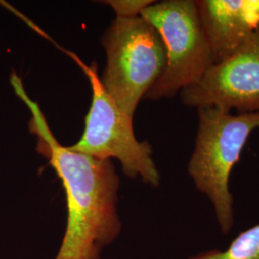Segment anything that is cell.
<instances>
[{"mask_svg": "<svg viewBox=\"0 0 259 259\" xmlns=\"http://www.w3.org/2000/svg\"><path fill=\"white\" fill-rule=\"evenodd\" d=\"M188 259H259V224L240 232L227 250H209Z\"/></svg>", "mask_w": 259, "mask_h": 259, "instance_id": "cell-8", "label": "cell"}, {"mask_svg": "<svg viewBox=\"0 0 259 259\" xmlns=\"http://www.w3.org/2000/svg\"><path fill=\"white\" fill-rule=\"evenodd\" d=\"M191 108L259 112V27L232 56L214 64L194 85L180 93Z\"/></svg>", "mask_w": 259, "mask_h": 259, "instance_id": "cell-6", "label": "cell"}, {"mask_svg": "<svg viewBox=\"0 0 259 259\" xmlns=\"http://www.w3.org/2000/svg\"><path fill=\"white\" fill-rule=\"evenodd\" d=\"M10 82L31 111L29 130L37 153L46 157L65 188L67 222L55 259H101L103 248L121 232L117 211L119 178L111 159H99L63 146L39 105L30 98L15 72Z\"/></svg>", "mask_w": 259, "mask_h": 259, "instance_id": "cell-1", "label": "cell"}, {"mask_svg": "<svg viewBox=\"0 0 259 259\" xmlns=\"http://www.w3.org/2000/svg\"><path fill=\"white\" fill-rule=\"evenodd\" d=\"M213 65L238 50L259 27V0H196Z\"/></svg>", "mask_w": 259, "mask_h": 259, "instance_id": "cell-7", "label": "cell"}, {"mask_svg": "<svg viewBox=\"0 0 259 259\" xmlns=\"http://www.w3.org/2000/svg\"><path fill=\"white\" fill-rule=\"evenodd\" d=\"M154 1L151 0H107L102 1L105 5L111 6L115 12L116 18L131 19L139 17L142 11Z\"/></svg>", "mask_w": 259, "mask_h": 259, "instance_id": "cell-9", "label": "cell"}, {"mask_svg": "<svg viewBox=\"0 0 259 259\" xmlns=\"http://www.w3.org/2000/svg\"><path fill=\"white\" fill-rule=\"evenodd\" d=\"M70 55L90 81L93 100L81 139L68 147L99 159L116 158L126 176L140 178L143 183L157 187L160 175L153 159L151 144L137 139L133 127L134 118L124 114L105 91L97 65H84L74 54Z\"/></svg>", "mask_w": 259, "mask_h": 259, "instance_id": "cell-5", "label": "cell"}, {"mask_svg": "<svg viewBox=\"0 0 259 259\" xmlns=\"http://www.w3.org/2000/svg\"><path fill=\"white\" fill-rule=\"evenodd\" d=\"M140 17L156 29L166 56L162 74L144 98H171L198 83L213 59L196 0L154 1Z\"/></svg>", "mask_w": 259, "mask_h": 259, "instance_id": "cell-4", "label": "cell"}, {"mask_svg": "<svg viewBox=\"0 0 259 259\" xmlns=\"http://www.w3.org/2000/svg\"><path fill=\"white\" fill-rule=\"evenodd\" d=\"M198 110V130L187 171L197 190L214 208L223 234L234 223L233 196L230 189L232 169L251 133L259 128V112L235 113L215 107Z\"/></svg>", "mask_w": 259, "mask_h": 259, "instance_id": "cell-2", "label": "cell"}, {"mask_svg": "<svg viewBox=\"0 0 259 259\" xmlns=\"http://www.w3.org/2000/svg\"><path fill=\"white\" fill-rule=\"evenodd\" d=\"M107 65L100 78L124 114L134 118L139 101L162 74L166 63L162 40L140 16L116 18L102 37Z\"/></svg>", "mask_w": 259, "mask_h": 259, "instance_id": "cell-3", "label": "cell"}]
</instances>
